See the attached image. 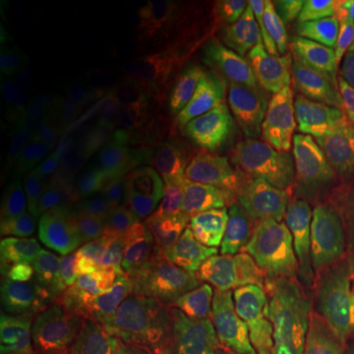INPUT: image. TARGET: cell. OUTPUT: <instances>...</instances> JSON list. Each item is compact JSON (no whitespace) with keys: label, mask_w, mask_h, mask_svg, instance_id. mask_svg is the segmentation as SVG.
<instances>
[{"label":"cell","mask_w":354,"mask_h":354,"mask_svg":"<svg viewBox=\"0 0 354 354\" xmlns=\"http://www.w3.org/2000/svg\"><path fill=\"white\" fill-rule=\"evenodd\" d=\"M209 185L185 176L176 165H146L132 183V193L160 213H169L201 197Z\"/></svg>","instance_id":"13"},{"label":"cell","mask_w":354,"mask_h":354,"mask_svg":"<svg viewBox=\"0 0 354 354\" xmlns=\"http://www.w3.org/2000/svg\"><path fill=\"white\" fill-rule=\"evenodd\" d=\"M351 244H353V248H354V230H353V236H351Z\"/></svg>","instance_id":"24"},{"label":"cell","mask_w":354,"mask_h":354,"mask_svg":"<svg viewBox=\"0 0 354 354\" xmlns=\"http://www.w3.org/2000/svg\"><path fill=\"white\" fill-rule=\"evenodd\" d=\"M305 297L266 295L221 283L195 311V335L215 354H250L274 333L304 321Z\"/></svg>","instance_id":"3"},{"label":"cell","mask_w":354,"mask_h":354,"mask_svg":"<svg viewBox=\"0 0 354 354\" xmlns=\"http://www.w3.org/2000/svg\"><path fill=\"white\" fill-rule=\"evenodd\" d=\"M164 223V213L152 209L134 193L111 195L102 203L95 230L122 260L152 241Z\"/></svg>","instance_id":"8"},{"label":"cell","mask_w":354,"mask_h":354,"mask_svg":"<svg viewBox=\"0 0 354 354\" xmlns=\"http://www.w3.org/2000/svg\"><path fill=\"white\" fill-rule=\"evenodd\" d=\"M250 354H321L313 341L301 333H279L270 337Z\"/></svg>","instance_id":"20"},{"label":"cell","mask_w":354,"mask_h":354,"mask_svg":"<svg viewBox=\"0 0 354 354\" xmlns=\"http://www.w3.org/2000/svg\"><path fill=\"white\" fill-rule=\"evenodd\" d=\"M116 304L120 307L122 317V337L140 348H144L146 342L162 337L169 321L176 317L160 301L140 299L134 297L132 291H124L122 299H116Z\"/></svg>","instance_id":"16"},{"label":"cell","mask_w":354,"mask_h":354,"mask_svg":"<svg viewBox=\"0 0 354 354\" xmlns=\"http://www.w3.org/2000/svg\"><path fill=\"white\" fill-rule=\"evenodd\" d=\"M122 262L124 260L114 252L93 227L87 239L81 242L77 250L75 258L71 262L69 276L81 281L83 286H87L88 290L95 291L99 297H106L116 286Z\"/></svg>","instance_id":"15"},{"label":"cell","mask_w":354,"mask_h":354,"mask_svg":"<svg viewBox=\"0 0 354 354\" xmlns=\"http://www.w3.org/2000/svg\"><path fill=\"white\" fill-rule=\"evenodd\" d=\"M24 162L44 183H59L69 174L71 148L64 136L55 132L48 140H44L38 148L26 153Z\"/></svg>","instance_id":"19"},{"label":"cell","mask_w":354,"mask_h":354,"mask_svg":"<svg viewBox=\"0 0 354 354\" xmlns=\"http://www.w3.org/2000/svg\"><path fill=\"white\" fill-rule=\"evenodd\" d=\"M101 301L102 297L95 291L67 276L26 335L30 354H39L46 348L51 351L53 346L69 341L99 311L97 307Z\"/></svg>","instance_id":"7"},{"label":"cell","mask_w":354,"mask_h":354,"mask_svg":"<svg viewBox=\"0 0 354 354\" xmlns=\"http://www.w3.org/2000/svg\"><path fill=\"white\" fill-rule=\"evenodd\" d=\"M50 354H81V353L77 351L71 342L65 341V342H62V344H57V346H53V348L50 351Z\"/></svg>","instance_id":"23"},{"label":"cell","mask_w":354,"mask_h":354,"mask_svg":"<svg viewBox=\"0 0 354 354\" xmlns=\"http://www.w3.org/2000/svg\"><path fill=\"white\" fill-rule=\"evenodd\" d=\"M354 146V102L327 93L321 102L270 116L246 132L250 160L297 177L317 209Z\"/></svg>","instance_id":"1"},{"label":"cell","mask_w":354,"mask_h":354,"mask_svg":"<svg viewBox=\"0 0 354 354\" xmlns=\"http://www.w3.org/2000/svg\"><path fill=\"white\" fill-rule=\"evenodd\" d=\"M104 199V191L99 187H81L65 195L55 209L51 227L38 252L44 250L59 256L71 270V262L95 225Z\"/></svg>","instance_id":"10"},{"label":"cell","mask_w":354,"mask_h":354,"mask_svg":"<svg viewBox=\"0 0 354 354\" xmlns=\"http://www.w3.org/2000/svg\"><path fill=\"white\" fill-rule=\"evenodd\" d=\"M57 118L36 93L8 88L0 102V142L8 153H28L55 134Z\"/></svg>","instance_id":"9"},{"label":"cell","mask_w":354,"mask_h":354,"mask_svg":"<svg viewBox=\"0 0 354 354\" xmlns=\"http://www.w3.org/2000/svg\"><path fill=\"white\" fill-rule=\"evenodd\" d=\"M122 337V317L116 301L104 305L69 339L81 354H106Z\"/></svg>","instance_id":"18"},{"label":"cell","mask_w":354,"mask_h":354,"mask_svg":"<svg viewBox=\"0 0 354 354\" xmlns=\"http://www.w3.org/2000/svg\"><path fill=\"white\" fill-rule=\"evenodd\" d=\"M274 36L283 85L339 87L354 75V2L297 0L278 16Z\"/></svg>","instance_id":"2"},{"label":"cell","mask_w":354,"mask_h":354,"mask_svg":"<svg viewBox=\"0 0 354 354\" xmlns=\"http://www.w3.org/2000/svg\"><path fill=\"white\" fill-rule=\"evenodd\" d=\"M228 258L197 250L183 258L165 278L160 304L177 315L197 299H205L211 291L225 283Z\"/></svg>","instance_id":"12"},{"label":"cell","mask_w":354,"mask_h":354,"mask_svg":"<svg viewBox=\"0 0 354 354\" xmlns=\"http://www.w3.org/2000/svg\"><path fill=\"white\" fill-rule=\"evenodd\" d=\"M69 276V264L51 252H36L28 256L22 286L16 297L12 313V339L24 337L32 329L41 309L51 295Z\"/></svg>","instance_id":"11"},{"label":"cell","mask_w":354,"mask_h":354,"mask_svg":"<svg viewBox=\"0 0 354 354\" xmlns=\"http://www.w3.org/2000/svg\"><path fill=\"white\" fill-rule=\"evenodd\" d=\"M301 325L321 354H354V281L321 283L307 299Z\"/></svg>","instance_id":"5"},{"label":"cell","mask_w":354,"mask_h":354,"mask_svg":"<svg viewBox=\"0 0 354 354\" xmlns=\"http://www.w3.org/2000/svg\"><path fill=\"white\" fill-rule=\"evenodd\" d=\"M337 213H339L342 225L354 230V158L344 174V179H342Z\"/></svg>","instance_id":"21"},{"label":"cell","mask_w":354,"mask_h":354,"mask_svg":"<svg viewBox=\"0 0 354 354\" xmlns=\"http://www.w3.org/2000/svg\"><path fill=\"white\" fill-rule=\"evenodd\" d=\"M158 354H215L213 348L201 341L195 333H187L183 337H177L174 341H169L165 346L160 348Z\"/></svg>","instance_id":"22"},{"label":"cell","mask_w":354,"mask_h":354,"mask_svg":"<svg viewBox=\"0 0 354 354\" xmlns=\"http://www.w3.org/2000/svg\"><path fill=\"white\" fill-rule=\"evenodd\" d=\"M2 185L10 207V234L32 256L50 230L59 199L24 160L2 162Z\"/></svg>","instance_id":"4"},{"label":"cell","mask_w":354,"mask_h":354,"mask_svg":"<svg viewBox=\"0 0 354 354\" xmlns=\"http://www.w3.org/2000/svg\"><path fill=\"white\" fill-rule=\"evenodd\" d=\"M241 209L221 187L201 203L195 218V248L232 260Z\"/></svg>","instance_id":"14"},{"label":"cell","mask_w":354,"mask_h":354,"mask_svg":"<svg viewBox=\"0 0 354 354\" xmlns=\"http://www.w3.org/2000/svg\"><path fill=\"white\" fill-rule=\"evenodd\" d=\"M216 187L227 193L241 209V213L313 203L297 177H293L278 165L250 158Z\"/></svg>","instance_id":"6"},{"label":"cell","mask_w":354,"mask_h":354,"mask_svg":"<svg viewBox=\"0 0 354 354\" xmlns=\"http://www.w3.org/2000/svg\"><path fill=\"white\" fill-rule=\"evenodd\" d=\"M176 167L185 176L199 179L205 185L215 183V179L225 181L236 167L230 165V156L227 148L216 144H203L193 142L189 146H179L176 152ZM218 181V183H221Z\"/></svg>","instance_id":"17"}]
</instances>
